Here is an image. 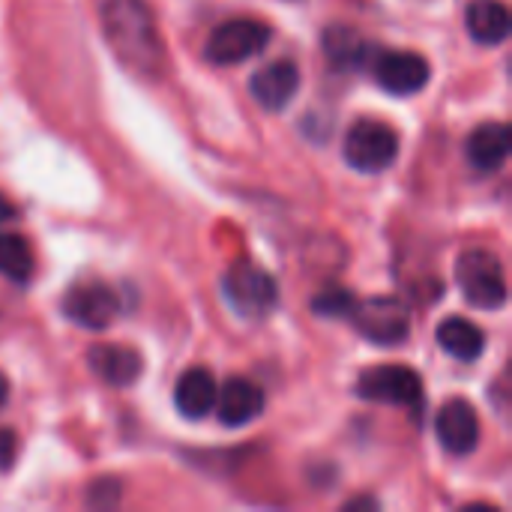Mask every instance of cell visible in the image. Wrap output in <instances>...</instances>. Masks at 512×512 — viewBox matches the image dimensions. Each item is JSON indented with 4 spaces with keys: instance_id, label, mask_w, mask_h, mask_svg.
Returning a JSON list of instances; mask_svg holds the SVG:
<instances>
[{
    "instance_id": "9",
    "label": "cell",
    "mask_w": 512,
    "mask_h": 512,
    "mask_svg": "<svg viewBox=\"0 0 512 512\" xmlns=\"http://www.w3.org/2000/svg\"><path fill=\"white\" fill-rule=\"evenodd\" d=\"M63 315L84 330H105L120 315V297L105 282H81L66 291Z\"/></svg>"
},
{
    "instance_id": "22",
    "label": "cell",
    "mask_w": 512,
    "mask_h": 512,
    "mask_svg": "<svg viewBox=\"0 0 512 512\" xmlns=\"http://www.w3.org/2000/svg\"><path fill=\"white\" fill-rule=\"evenodd\" d=\"M15 213H18V210H15V204L0 192V225H3V222H9V219H15Z\"/></svg>"
},
{
    "instance_id": "5",
    "label": "cell",
    "mask_w": 512,
    "mask_h": 512,
    "mask_svg": "<svg viewBox=\"0 0 512 512\" xmlns=\"http://www.w3.org/2000/svg\"><path fill=\"white\" fill-rule=\"evenodd\" d=\"M273 39V27L258 21V18H231L225 24H219L207 45H204V57L216 66H237L246 63L249 57H258Z\"/></svg>"
},
{
    "instance_id": "18",
    "label": "cell",
    "mask_w": 512,
    "mask_h": 512,
    "mask_svg": "<svg viewBox=\"0 0 512 512\" xmlns=\"http://www.w3.org/2000/svg\"><path fill=\"white\" fill-rule=\"evenodd\" d=\"M324 51L330 57V63H336L339 69H369V60L375 54V45L366 42L360 33L348 30V27H330L324 33Z\"/></svg>"
},
{
    "instance_id": "13",
    "label": "cell",
    "mask_w": 512,
    "mask_h": 512,
    "mask_svg": "<svg viewBox=\"0 0 512 512\" xmlns=\"http://www.w3.org/2000/svg\"><path fill=\"white\" fill-rule=\"evenodd\" d=\"M87 363L93 369V375L111 387H129L141 378L144 360L135 348L111 342V345H96L87 354Z\"/></svg>"
},
{
    "instance_id": "1",
    "label": "cell",
    "mask_w": 512,
    "mask_h": 512,
    "mask_svg": "<svg viewBox=\"0 0 512 512\" xmlns=\"http://www.w3.org/2000/svg\"><path fill=\"white\" fill-rule=\"evenodd\" d=\"M105 42L117 60L144 81H159L168 69V51L156 18L144 0H99Z\"/></svg>"
},
{
    "instance_id": "11",
    "label": "cell",
    "mask_w": 512,
    "mask_h": 512,
    "mask_svg": "<svg viewBox=\"0 0 512 512\" xmlns=\"http://www.w3.org/2000/svg\"><path fill=\"white\" fill-rule=\"evenodd\" d=\"M300 90V69L291 60H273L249 78L252 99L267 111H282Z\"/></svg>"
},
{
    "instance_id": "7",
    "label": "cell",
    "mask_w": 512,
    "mask_h": 512,
    "mask_svg": "<svg viewBox=\"0 0 512 512\" xmlns=\"http://www.w3.org/2000/svg\"><path fill=\"white\" fill-rule=\"evenodd\" d=\"M357 396L366 402L417 411L423 405V381L408 366H372L357 378Z\"/></svg>"
},
{
    "instance_id": "6",
    "label": "cell",
    "mask_w": 512,
    "mask_h": 512,
    "mask_svg": "<svg viewBox=\"0 0 512 512\" xmlns=\"http://www.w3.org/2000/svg\"><path fill=\"white\" fill-rule=\"evenodd\" d=\"M345 162L360 174H381L399 156V135L381 120H360L345 135Z\"/></svg>"
},
{
    "instance_id": "19",
    "label": "cell",
    "mask_w": 512,
    "mask_h": 512,
    "mask_svg": "<svg viewBox=\"0 0 512 512\" xmlns=\"http://www.w3.org/2000/svg\"><path fill=\"white\" fill-rule=\"evenodd\" d=\"M30 273H33V249L27 237L15 231H3L0 234V276L12 282H27Z\"/></svg>"
},
{
    "instance_id": "21",
    "label": "cell",
    "mask_w": 512,
    "mask_h": 512,
    "mask_svg": "<svg viewBox=\"0 0 512 512\" xmlns=\"http://www.w3.org/2000/svg\"><path fill=\"white\" fill-rule=\"evenodd\" d=\"M18 453V438L12 429H0V471H9Z\"/></svg>"
},
{
    "instance_id": "16",
    "label": "cell",
    "mask_w": 512,
    "mask_h": 512,
    "mask_svg": "<svg viewBox=\"0 0 512 512\" xmlns=\"http://www.w3.org/2000/svg\"><path fill=\"white\" fill-rule=\"evenodd\" d=\"M465 24H468V33L474 36V42L501 45V42H507L512 30L510 9L501 0H474L465 9Z\"/></svg>"
},
{
    "instance_id": "4",
    "label": "cell",
    "mask_w": 512,
    "mask_h": 512,
    "mask_svg": "<svg viewBox=\"0 0 512 512\" xmlns=\"http://www.w3.org/2000/svg\"><path fill=\"white\" fill-rule=\"evenodd\" d=\"M348 321L363 339L381 348H396L411 333V309L399 297H369L363 303L357 300Z\"/></svg>"
},
{
    "instance_id": "3",
    "label": "cell",
    "mask_w": 512,
    "mask_h": 512,
    "mask_svg": "<svg viewBox=\"0 0 512 512\" xmlns=\"http://www.w3.org/2000/svg\"><path fill=\"white\" fill-rule=\"evenodd\" d=\"M456 282L477 309H501L507 303L504 264L492 249H468L456 261Z\"/></svg>"
},
{
    "instance_id": "12",
    "label": "cell",
    "mask_w": 512,
    "mask_h": 512,
    "mask_svg": "<svg viewBox=\"0 0 512 512\" xmlns=\"http://www.w3.org/2000/svg\"><path fill=\"white\" fill-rule=\"evenodd\" d=\"M264 390L249 381V378H228L225 387L216 393V414L222 420V426L228 429H240L249 426L252 420H258L264 414Z\"/></svg>"
},
{
    "instance_id": "8",
    "label": "cell",
    "mask_w": 512,
    "mask_h": 512,
    "mask_svg": "<svg viewBox=\"0 0 512 512\" xmlns=\"http://www.w3.org/2000/svg\"><path fill=\"white\" fill-rule=\"evenodd\" d=\"M369 69L375 75V81L393 93V96H411L420 93L429 84V63L426 57H420L417 51H378L369 60Z\"/></svg>"
},
{
    "instance_id": "14",
    "label": "cell",
    "mask_w": 512,
    "mask_h": 512,
    "mask_svg": "<svg viewBox=\"0 0 512 512\" xmlns=\"http://www.w3.org/2000/svg\"><path fill=\"white\" fill-rule=\"evenodd\" d=\"M510 147L512 132L507 123H483V126H477L471 132V138L465 144V153H468V162L477 171L492 174L510 159Z\"/></svg>"
},
{
    "instance_id": "17",
    "label": "cell",
    "mask_w": 512,
    "mask_h": 512,
    "mask_svg": "<svg viewBox=\"0 0 512 512\" xmlns=\"http://www.w3.org/2000/svg\"><path fill=\"white\" fill-rule=\"evenodd\" d=\"M438 345L453 357V360H462V363H471V360H477L480 354H483V348H486V336H483V330L474 324V321H468V318H459V315H453V318H447V321H441V327H438Z\"/></svg>"
},
{
    "instance_id": "10",
    "label": "cell",
    "mask_w": 512,
    "mask_h": 512,
    "mask_svg": "<svg viewBox=\"0 0 512 512\" xmlns=\"http://www.w3.org/2000/svg\"><path fill=\"white\" fill-rule=\"evenodd\" d=\"M435 435L441 447L453 456H468L477 450L480 441V420L471 402L465 399H450L435 420Z\"/></svg>"
},
{
    "instance_id": "2",
    "label": "cell",
    "mask_w": 512,
    "mask_h": 512,
    "mask_svg": "<svg viewBox=\"0 0 512 512\" xmlns=\"http://www.w3.org/2000/svg\"><path fill=\"white\" fill-rule=\"evenodd\" d=\"M225 303L246 321H264L279 306V282L255 261H237L222 276Z\"/></svg>"
},
{
    "instance_id": "20",
    "label": "cell",
    "mask_w": 512,
    "mask_h": 512,
    "mask_svg": "<svg viewBox=\"0 0 512 512\" xmlns=\"http://www.w3.org/2000/svg\"><path fill=\"white\" fill-rule=\"evenodd\" d=\"M354 303H357V297H354L348 288H339V285H333V288H324V291H321V294L312 300V309H315L318 315H324V318H339V321H348V315H351Z\"/></svg>"
},
{
    "instance_id": "15",
    "label": "cell",
    "mask_w": 512,
    "mask_h": 512,
    "mask_svg": "<svg viewBox=\"0 0 512 512\" xmlns=\"http://www.w3.org/2000/svg\"><path fill=\"white\" fill-rule=\"evenodd\" d=\"M216 393H219L216 378L207 369L195 366L180 375L174 387V405L186 420H204L216 405Z\"/></svg>"
},
{
    "instance_id": "23",
    "label": "cell",
    "mask_w": 512,
    "mask_h": 512,
    "mask_svg": "<svg viewBox=\"0 0 512 512\" xmlns=\"http://www.w3.org/2000/svg\"><path fill=\"white\" fill-rule=\"evenodd\" d=\"M6 399H9V384H6V378L0 375V408L6 405Z\"/></svg>"
}]
</instances>
